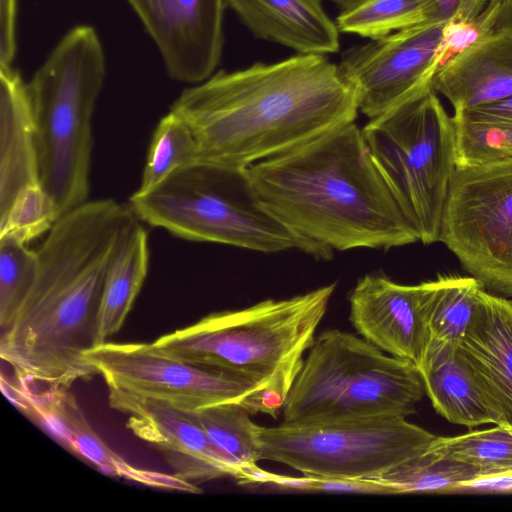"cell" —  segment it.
<instances>
[{
	"label": "cell",
	"instance_id": "6da1fadb",
	"mask_svg": "<svg viewBox=\"0 0 512 512\" xmlns=\"http://www.w3.org/2000/svg\"><path fill=\"white\" fill-rule=\"evenodd\" d=\"M137 217L114 199L86 201L57 219L36 251L34 285L1 332L0 356L21 385L70 388L96 374L98 317L116 248Z\"/></svg>",
	"mask_w": 512,
	"mask_h": 512
},
{
	"label": "cell",
	"instance_id": "7a4b0ae2",
	"mask_svg": "<svg viewBox=\"0 0 512 512\" xmlns=\"http://www.w3.org/2000/svg\"><path fill=\"white\" fill-rule=\"evenodd\" d=\"M190 127L198 161L245 169L355 122L354 93L325 55L298 54L219 71L171 106Z\"/></svg>",
	"mask_w": 512,
	"mask_h": 512
},
{
	"label": "cell",
	"instance_id": "3957f363",
	"mask_svg": "<svg viewBox=\"0 0 512 512\" xmlns=\"http://www.w3.org/2000/svg\"><path fill=\"white\" fill-rule=\"evenodd\" d=\"M244 171L264 209L326 260L419 241L355 122Z\"/></svg>",
	"mask_w": 512,
	"mask_h": 512
},
{
	"label": "cell",
	"instance_id": "277c9868",
	"mask_svg": "<svg viewBox=\"0 0 512 512\" xmlns=\"http://www.w3.org/2000/svg\"><path fill=\"white\" fill-rule=\"evenodd\" d=\"M336 283L286 299L211 313L153 343L182 360L227 371L263 388L266 414L277 417L316 339Z\"/></svg>",
	"mask_w": 512,
	"mask_h": 512
},
{
	"label": "cell",
	"instance_id": "5b68a950",
	"mask_svg": "<svg viewBox=\"0 0 512 512\" xmlns=\"http://www.w3.org/2000/svg\"><path fill=\"white\" fill-rule=\"evenodd\" d=\"M105 74L97 32L78 25L61 38L27 83L40 183L58 218L88 201L92 117Z\"/></svg>",
	"mask_w": 512,
	"mask_h": 512
},
{
	"label": "cell",
	"instance_id": "8992f818",
	"mask_svg": "<svg viewBox=\"0 0 512 512\" xmlns=\"http://www.w3.org/2000/svg\"><path fill=\"white\" fill-rule=\"evenodd\" d=\"M135 216L175 237L263 253L298 250L325 259L261 205L244 171L195 161L129 198Z\"/></svg>",
	"mask_w": 512,
	"mask_h": 512
},
{
	"label": "cell",
	"instance_id": "52a82bcc",
	"mask_svg": "<svg viewBox=\"0 0 512 512\" xmlns=\"http://www.w3.org/2000/svg\"><path fill=\"white\" fill-rule=\"evenodd\" d=\"M282 408L283 423L404 417L425 395L417 367L351 333L316 337Z\"/></svg>",
	"mask_w": 512,
	"mask_h": 512
},
{
	"label": "cell",
	"instance_id": "ba28073f",
	"mask_svg": "<svg viewBox=\"0 0 512 512\" xmlns=\"http://www.w3.org/2000/svg\"><path fill=\"white\" fill-rule=\"evenodd\" d=\"M362 133L418 240L438 242L456 170L455 129L432 84L370 119Z\"/></svg>",
	"mask_w": 512,
	"mask_h": 512
},
{
	"label": "cell",
	"instance_id": "9c48e42d",
	"mask_svg": "<svg viewBox=\"0 0 512 512\" xmlns=\"http://www.w3.org/2000/svg\"><path fill=\"white\" fill-rule=\"evenodd\" d=\"M436 437L397 416L258 425L256 430L259 461L333 479L376 480L425 453Z\"/></svg>",
	"mask_w": 512,
	"mask_h": 512
},
{
	"label": "cell",
	"instance_id": "30bf717a",
	"mask_svg": "<svg viewBox=\"0 0 512 512\" xmlns=\"http://www.w3.org/2000/svg\"><path fill=\"white\" fill-rule=\"evenodd\" d=\"M85 358L104 379L108 402L152 400L187 412L237 403L251 414H266L263 388L257 382L174 357L153 342H104Z\"/></svg>",
	"mask_w": 512,
	"mask_h": 512
},
{
	"label": "cell",
	"instance_id": "8fae6325",
	"mask_svg": "<svg viewBox=\"0 0 512 512\" xmlns=\"http://www.w3.org/2000/svg\"><path fill=\"white\" fill-rule=\"evenodd\" d=\"M438 242L485 290L512 297V159L456 168Z\"/></svg>",
	"mask_w": 512,
	"mask_h": 512
},
{
	"label": "cell",
	"instance_id": "7c38bea8",
	"mask_svg": "<svg viewBox=\"0 0 512 512\" xmlns=\"http://www.w3.org/2000/svg\"><path fill=\"white\" fill-rule=\"evenodd\" d=\"M443 21L432 20L346 51L339 69L370 119L432 84Z\"/></svg>",
	"mask_w": 512,
	"mask_h": 512
},
{
	"label": "cell",
	"instance_id": "4fadbf2b",
	"mask_svg": "<svg viewBox=\"0 0 512 512\" xmlns=\"http://www.w3.org/2000/svg\"><path fill=\"white\" fill-rule=\"evenodd\" d=\"M156 44L166 71L198 84L219 63L226 0H126Z\"/></svg>",
	"mask_w": 512,
	"mask_h": 512
},
{
	"label": "cell",
	"instance_id": "5bb4252c",
	"mask_svg": "<svg viewBox=\"0 0 512 512\" xmlns=\"http://www.w3.org/2000/svg\"><path fill=\"white\" fill-rule=\"evenodd\" d=\"M424 294L425 282L405 285L367 274L350 293V322L366 341L420 372L429 348Z\"/></svg>",
	"mask_w": 512,
	"mask_h": 512
},
{
	"label": "cell",
	"instance_id": "9a60e30c",
	"mask_svg": "<svg viewBox=\"0 0 512 512\" xmlns=\"http://www.w3.org/2000/svg\"><path fill=\"white\" fill-rule=\"evenodd\" d=\"M113 409L129 415L127 427L158 448L178 478L195 484L237 473L213 444L193 412L152 400H116Z\"/></svg>",
	"mask_w": 512,
	"mask_h": 512
},
{
	"label": "cell",
	"instance_id": "2e32d148",
	"mask_svg": "<svg viewBox=\"0 0 512 512\" xmlns=\"http://www.w3.org/2000/svg\"><path fill=\"white\" fill-rule=\"evenodd\" d=\"M22 409L38 417L74 453L103 473L141 485L187 493H201L197 485L173 473L136 467L117 454L88 422L69 388H46L41 393L20 388Z\"/></svg>",
	"mask_w": 512,
	"mask_h": 512
},
{
	"label": "cell",
	"instance_id": "e0dca14e",
	"mask_svg": "<svg viewBox=\"0 0 512 512\" xmlns=\"http://www.w3.org/2000/svg\"><path fill=\"white\" fill-rule=\"evenodd\" d=\"M432 88L453 111L512 96V0H503L494 26L478 43L436 72Z\"/></svg>",
	"mask_w": 512,
	"mask_h": 512
},
{
	"label": "cell",
	"instance_id": "ac0fdd59",
	"mask_svg": "<svg viewBox=\"0 0 512 512\" xmlns=\"http://www.w3.org/2000/svg\"><path fill=\"white\" fill-rule=\"evenodd\" d=\"M455 349L500 424L512 425V301L485 291Z\"/></svg>",
	"mask_w": 512,
	"mask_h": 512
},
{
	"label": "cell",
	"instance_id": "d6986e66",
	"mask_svg": "<svg viewBox=\"0 0 512 512\" xmlns=\"http://www.w3.org/2000/svg\"><path fill=\"white\" fill-rule=\"evenodd\" d=\"M243 24L258 38L299 54L338 52L339 30L321 0H226Z\"/></svg>",
	"mask_w": 512,
	"mask_h": 512
},
{
	"label": "cell",
	"instance_id": "ffe728a7",
	"mask_svg": "<svg viewBox=\"0 0 512 512\" xmlns=\"http://www.w3.org/2000/svg\"><path fill=\"white\" fill-rule=\"evenodd\" d=\"M40 183L36 130L20 73L0 70V218L17 194Z\"/></svg>",
	"mask_w": 512,
	"mask_h": 512
},
{
	"label": "cell",
	"instance_id": "44dd1931",
	"mask_svg": "<svg viewBox=\"0 0 512 512\" xmlns=\"http://www.w3.org/2000/svg\"><path fill=\"white\" fill-rule=\"evenodd\" d=\"M455 347L447 345L428 350L420 370L425 394L436 412L453 424L468 428L500 424Z\"/></svg>",
	"mask_w": 512,
	"mask_h": 512
},
{
	"label": "cell",
	"instance_id": "7402d4cb",
	"mask_svg": "<svg viewBox=\"0 0 512 512\" xmlns=\"http://www.w3.org/2000/svg\"><path fill=\"white\" fill-rule=\"evenodd\" d=\"M148 233L136 218L123 234L109 265L98 317L100 344L122 327L145 281Z\"/></svg>",
	"mask_w": 512,
	"mask_h": 512
},
{
	"label": "cell",
	"instance_id": "603a6c76",
	"mask_svg": "<svg viewBox=\"0 0 512 512\" xmlns=\"http://www.w3.org/2000/svg\"><path fill=\"white\" fill-rule=\"evenodd\" d=\"M485 291L472 276L442 275L425 281L428 350L457 345L473 322Z\"/></svg>",
	"mask_w": 512,
	"mask_h": 512
},
{
	"label": "cell",
	"instance_id": "cb8c5ba5",
	"mask_svg": "<svg viewBox=\"0 0 512 512\" xmlns=\"http://www.w3.org/2000/svg\"><path fill=\"white\" fill-rule=\"evenodd\" d=\"M213 444L236 470L243 483H260L264 472L257 466L256 425L241 404L225 403L193 412Z\"/></svg>",
	"mask_w": 512,
	"mask_h": 512
},
{
	"label": "cell",
	"instance_id": "d4e9b609",
	"mask_svg": "<svg viewBox=\"0 0 512 512\" xmlns=\"http://www.w3.org/2000/svg\"><path fill=\"white\" fill-rule=\"evenodd\" d=\"M432 20L441 21L433 0H366L340 12L336 25L339 32L377 39Z\"/></svg>",
	"mask_w": 512,
	"mask_h": 512
},
{
	"label": "cell",
	"instance_id": "484cf974",
	"mask_svg": "<svg viewBox=\"0 0 512 512\" xmlns=\"http://www.w3.org/2000/svg\"><path fill=\"white\" fill-rule=\"evenodd\" d=\"M456 168L481 167L512 159V122L454 111Z\"/></svg>",
	"mask_w": 512,
	"mask_h": 512
},
{
	"label": "cell",
	"instance_id": "4316f807",
	"mask_svg": "<svg viewBox=\"0 0 512 512\" xmlns=\"http://www.w3.org/2000/svg\"><path fill=\"white\" fill-rule=\"evenodd\" d=\"M428 451L472 466L480 475L511 471L512 425L497 424L458 436H437Z\"/></svg>",
	"mask_w": 512,
	"mask_h": 512
},
{
	"label": "cell",
	"instance_id": "83f0119b",
	"mask_svg": "<svg viewBox=\"0 0 512 512\" xmlns=\"http://www.w3.org/2000/svg\"><path fill=\"white\" fill-rule=\"evenodd\" d=\"M195 161H198L195 137L188 124L170 110L153 132L137 191L152 189L178 168Z\"/></svg>",
	"mask_w": 512,
	"mask_h": 512
},
{
	"label": "cell",
	"instance_id": "f1b7e54d",
	"mask_svg": "<svg viewBox=\"0 0 512 512\" xmlns=\"http://www.w3.org/2000/svg\"><path fill=\"white\" fill-rule=\"evenodd\" d=\"M480 472L464 463L437 456L428 450L376 479L390 486L395 494L446 492Z\"/></svg>",
	"mask_w": 512,
	"mask_h": 512
},
{
	"label": "cell",
	"instance_id": "f546056e",
	"mask_svg": "<svg viewBox=\"0 0 512 512\" xmlns=\"http://www.w3.org/2000/svg\"><path fill=\"white\" fill-rule=\"evenodd\" d=\"M38 259L26 244L0 237V327L13 321L36 280Z\"/></svg>",
	"mask_w": 512,
	"mask_h": 512
},
{
	"label": "cell",
	"instance_id": "4dcf8cb0",
	"mask_svg": "<svg viewBox=\"0 0 512 512\" xmlns=\"http://www.w3.org/2000/svg\"><path fill=\"white\" fill-rule=\"evenodd\" d=\"M57 219L55 205L42 185H31L17 194L8 212L0 218V237L27 244L50 231Z\"/></svg>",
	"mask_w": 512,
	"mask_h": 512
},
{
	"label": "cell",
	"instance_id": "1f68e13d",
	"mask_svg": "<svg viewBox=\"0 0 512 512\" xmlns=\"http://www.w3.org/2000/svg\"><path fill=\"white\" fill-rule=\"evenodd\" d=\"M503 0H490L475 18H453L444 23L434 66L437 71L447 66L457 56L478 43L494 26Z\"/></svg>",
	"mask_w": 512,
	"mask_h": 512
},
{
	"label": "cell",
	"instance_id": "d6a6232c",
	"mask_svg": "<svg viewBox=\"0 0 512 512\" xmlns=\"http://www.w3.org/2000/svg\"><path fill=\"white\" fill-rule=\"evenodd\" d=\"M265 483H272L283 489L307 492H342L364 494H395L394 490L377 480L333 479L304 476L291 478L268 474Z\"/></svg>",
	"mask_w": 512,
	"mask_h": 512
},
{
	"label": "cell",
	"instance_id": "836d02e7",
	"mask_svg": "<svg viewBox=\"0 0 512 512\" xmlns=\"http://www.w3.org/2000/svg\"><path fill=\"white\" fill-rule=\"evenodd\" d=\"M17 0H0V70L12 69L16 55Z\"/></svg>",
	"mask_w": 512,
	"mask_h": 512
},
{
	"label": "cell",
	"instance_id": "e575fe53",
	"mask_svg": "<svg viewBox=\"0 0 512 512\" xmlns=\"http://www.w3.org/2000/svg\"><path fill=\"white\" fill-rule=\"evenodd\" d=\"M446 494H512V470L478 475L458 483Z\"/></svg>",
	"mask_w": 512,
	"mask_h": 512
},
{
	"label": "cell",
	"instance_id": "d590c367",
	"mask_svg": "<svg viewBox=\"0 0 512 512\" xmlns=\"http://www.w3.org/2000/svg\"><path fill=\"white\" fill-rule=\"evenodd\" d=\"M437 6L438 18L448 21L453 18L472 19L477 17L490 0H433Z\"/></svg>",
	"mask_w": 512,
	"mask_h": 512
},
{
	"label": "cell",
	"instance_id": "8d00e7d4",
	"mask_svg": "<svg viewBox=\"0 0 512 512\" xmlns=\"http://www.w3.org/2000/svg\"><path fill=\"white\" fill-rule=\"evenodd\" d=\"M464 110L480 117L512 122V96Z\"/></svg>",
	"mask_w": 512,
	"mask_h": 512
},
{
	"label": "cell",
	"instance_id": "74e56055",
	"mask_svg": "<svg viewBox=\"0 0 512 512\" xmlns=\"http://www.w3.org/2000/svg\"><path fill=\"white\" fill-rule=\"evenodd\" d=\"M335 3L341 10V12L348 11L357 5L363 3L366 0H330Z\"/></svg>",
	"mask_w": 512,
	"mask_h": 512
}]
</instances>
